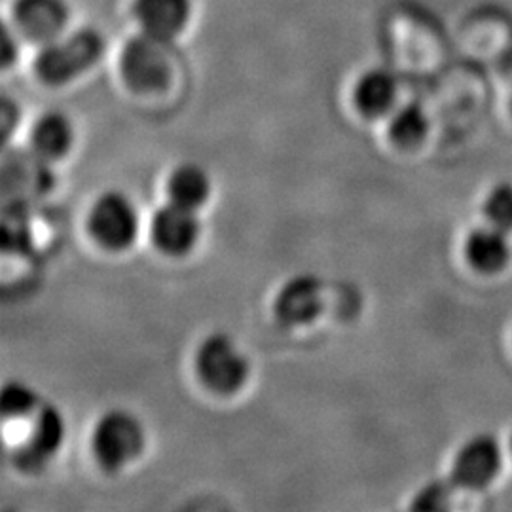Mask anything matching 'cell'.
<instances>
[{
    "label": "cell",
    "mask_w": 512,
    "mask_h": 512,
    "mask_svg": "<svg viewBox=\"0 0 512 512\" xmlns=\"http://www.w3.org/2000/svg\"><path fill=\"white\" fill-rule=\"evenodd\" d=\"M397 80L385 69H370L355 84L353 101L363 116L378 118L393 112L397 103Z\"/></svg>",
    "instance_id": "obj_12"
},
{
    "label": "cell",
    "mask_w": 512,
    "mask_h": 512,
    "mask_svg": "<svg viewBox=\"0 0 512 512\" xmlns=\"http://www.w3.org/2000/svg\"><path fill=\"white\" fill-rule=\"evenodd\" d=\"M213 184L202 165H177L165 183L167 202L183 205L186 209L200 211L211 198Z\"/></svg>",
    "instance_id": "obj_13"
},
{
    "label": "cell",
    "mask_w": 512,
    "mask_h": 512,
    "mask_svg": "<svg viewBox=\"0 0 512 512\" xmlns=\"http://www.w3.org/2000/svg\"><path fill=\"white\" fill-rule=\"evenodd\" d=\"M429 131L427 112L418 103H406L391 112L387 133L389 139L403 148L420 145Z\"/></svg>",
    "instance_id": "obj_15"
},
{
    "label": "cell",
    "mask_w": 512,
    "mask_h": 512,
    "mask_svg": "<svg viewBox=\"0 0 512 512\" xmlns=\"http://www.w3.org/2000/svg\"><path fill=\"white\" fill-rule=\"evenodd\" d=\"M321 306V285L310 275H300L277 294L275 313L287 325H306L319 315Z\"/></svg>",
    "instance_id": "obj_10"
},
{
    "label": "cell",
    "mask_w": 512,
    "mask_h": 512,
    "mask_svg": "<svg viewBox=\"0 0 512 512\" xmlns=\"http://www.w3.org/2000/svg\"><path fill=\"white\" fill-rule=\"evenodd\" d=\"M29 141L40 160H61L73 148V122L63 112H46L33 124Z\"/></svg>",
    "instance_id": "obj_11"
},
{
    "label": "cell",
    "mask_w": 512,
    "mask_h": 512,
    "mask_svg": "<svg viewBox=\"0 0 512 512\" xmlns=\"http://www.w3.org/2000/svg\"><path fill=\"white\" fill-rule=\"evenodd\" d=\"M103 37L93 29L61 35L42 44L38 52L37 74L48 84H65L86 73L103 54Z\"/></svg>",
    "instance_id": "obj_1"
},
{
    "label": "cell",
    "mask_w": 512,
    "mask_h": 512,
    "mask_svg": "<svg viewBox=\"0 0 512 512\" xmlns=\"http://www.w3.org/2000/svg\"><path fill=\"white\" fill-rule=\"evenodd\" d=\"M484 215L488 222L509 232L512 230V184H497L484 202Z\"/></svg>",
    "instance_id": "obj_17"
},
{
    "label": "cell",
    "mask_w": 512,
    "mask_h": 512,
    "mask_svg": "<svg viewBox=\"0 0 512 512\" xmlns=\"http://www.w3.org/2000/svg\"><path fill=\"white\" fill-rule=\"evenodd\" d=\"M61 439H63V423L57 418L54 410H44L38 420V427L33 433V442H29L23 448V456L31 465H35L37 461H44L54 456L55 448L59 446Z\"/></svg>",
    "instance_id": "obj_16"
},
{
    "label": "cell",
    "mask_w": 512,
    "mask_h": 512,
    "mask_svg": "<svg viewBox=\"0 0 512 512\" xmlns=\"http://www.w3.org/2000/svg\"><path fill=\"white\" fill-rule=\"evenodd\" d=\"M147 444L143 423L128 410L112 408L93 427L92 452L101 467L118 471L139 458Z\"/></svg>",
    "instance_id": "obj_2"
},
{
    "label": "cell",
    "mask_w": 512,
    "mask_h": 512,
    "mask_svg": "<svg viewBox=\"0 0 512 512\" xmlns=\"http://www.w3.org/2000/svg\"><path fill=\"white\" fill-rule=\"evenodd\" d=\"M133 14L143 33L173 40L181 35L192 14L190 0H135Z\"/></svg>",
    "instance_id": "obj_9"
},
{
    "label": "cell",
    "mask_w": 512,
    "mask_h": 512,
    "mask_svg": "<svg viewBox=\"0 0 512 512\" xmlns=\"http://www.w3.org/2000/svg\"><path fill=\"white\" fill-rule=\"evenodd\" d=\"M501 469V450L492 435H476L467 440L450 473V482L456 490H484L490 486Z\"/></svg>",
    "instance_id": "obj_7"
},
{
    "label": "cell",
    "mask_w": 512,
    "mask_h": 512,
    "mask_svg": "<svg viewBox=\"0 0 512 512\" xmlns=\"http://www.w3.org/2000/svg\"><path fill=\"white\" fill-rule=\"evenodd\" d=\"M14 21L25 37L44 44L63 35L69 6L65 0H16Z\"/></svg>",
    "instance_id": "obj_8"
},
{
    "label": "cell",
    "mask_w": 512,
    "mask_h": 512,
    "mask_svg": "<svg viewBox=\"0 0 512 512\" xmlns=\"http://www.w3.org/2000/svg\"><path fill=\"white\" fill-rule=\"evenodd\" d=\"M452 486L450 480H433L431 484L423 486L420 494L416 495L412 509L414 511L440 512L448 511L452 507Z\"/></svg>",
    "instance_id": "obj_19"
},
{
    "label": "cell",
    "mask_w": 512,
    "mask_h": 512,
    "mask_svg": "<svg viewBox=\"0 0 512 512\" xmlns=\"http://www.w3.org/2000/svg\"><path fill=\"white\" fill-rule=\"evenodd\" d=\"M196 374L209 391L217 395H232L247 384L251 365L238 344L222 334H209L196 349Z\"/></svg>",
    "instance_id": "obj_3"
},
{
    "label": "cell",
    "mask_w": 512,
    "mask_h": 512,
    "mask_svg": "<svg viewBox=\"0 0 512 512\" xmlns=\"http://www.w3.org/2000/svg\"><path fill=\"white\" fill-rule=\"evenodd\" d=\"M120 71L133 92L164 90L171 76L167 42L147 33L131 38L120 55Z\"/></svg>",
    "instance_id": "obj_5"
},
{
    "label": "cell",
    "mask_w": 512,
    "mask_h": 512,
    "mask_svg": "<svg viewBox=\"0 0 512 512\" xmlns=\"http://www.w3.org/2000/svg\"><path fill=\"white\" fill-rule=\"evenodd\" d=\"M86 228L97 245L109 251H124L137 239L141 219L133 200L124 192H103L88 209Z\"/></svg>",
    "instance_id": "obj_4"
},
{
    "label": "cell",
    "mask_w": 512,
    "mask_h": 512,
    "mask_svg": "<svg viewBox=\"0 0 512 512\" xmlns=\"http://www.w3.org/2000/svg\"><path fill=\"white\" fill-rule=\"evenodd\" d=\"M37 404V393L19 382L6 385L2 391V414L6 420L29 416Z\"/></svg>",
    "instance_id": "obj_18"
},
{
    "label": "cell",
    "mask_w": 512,
    "mask_h": 512,
    "mask_svg": "<svg viewBox=\"0 0 512 512\" xmlns=\"http://www.w3.org/2000/svg\"><path fill=\"white\" fill-rule=\"evenodd\" d=\"M202 222L198 211L167 202L150 219V239L165 256H186L200 241Z\"/></svg>",
    "instance_id": "obj_6"
},
{
    "label": "cell",
    "mask_w": 512,
    "mask_h": 512,
    "mask_svg": "<svg viewBox=\"0 0 512 512\" xmlns=\"http://www.w3.org/2000/svg\"><path fill=\"white\" fill-rule=\"evenodd\" d=\"M465 255L478 272L495 274L509 262L511 245L505 232L490 224V228H478L469 234Z\"/></svg>",
    "instance_id": "obj_14"
}]
</instances>
